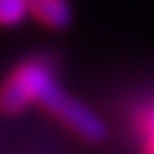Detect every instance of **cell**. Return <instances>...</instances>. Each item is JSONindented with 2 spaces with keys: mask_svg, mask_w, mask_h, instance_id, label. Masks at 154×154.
Returning a JSON list of instances; mask_svg holds the SVG:
<instances>
[{
  "mask_svg": "<svg viewBox=\"0 0 154 154\" xmlns=\"http://www.w3.org/2000/svg\"><path fill=\"white\" fill-rule=\"evenodd\" d=\"M54 62L51 57L38 54L16 64L0 85V113L16 116L31 105H38L44 93L54 85Z\"/></svg>",
  "mask_w": 154,
  "mask_h": 154,
  "instance_id": "obj_1",
  "label": "cell"
},
{
  "mask_svg": "<svg viewBox=\"0 0 154 154\" xmlns=\"http://www.w3.org/2000/svg\"><path fill=\"white\" fill-rule=\"evenodd\" d=\"M41 108L49 110L59 123H64L72 134H77L85 141H103L105 139V123L93 108H88L85 103L75 100L72 95H67L59 85H51L41 98Z\"/></svg>",
  "mask_w": 154,
  "mask_h": 154,
  "instance_id": "obj_2",
  "label": "cell"
},
{
  "mask_svg": "<svg viewBox=\"0 0 154 154\" xmlns=\"http://www.w3.org/2000/svg\"><path fill=\"white\" fill-rule=\"evenodd\" d=\"M31 16L51 31H62L72 23V8L67 0H28Z\"/></svg>",
  "mask_w": 154,
  "mask_h": 154,
  "instance_id": "obj_3",
  "label": "cell"
},
{
  "mask_svg": "<svg viewBox=\"0 0 154 154\" xmlns=\"http://www.w3.org/2000/svg\"><path fill=\"white\" fill-rule=\"evenodd\" d=\"M144 154H154V121H152V128H149L146 139H144Z\"/></svg>",
  "mask_w": 154,
  "mask_h": 154,
  "instance_id": "obj_5",
  "label": "cell"
},
{
  "mask_svg": "<svg viewBox=\"0 0 154 154\" xmlns=\"http://www.w3.org/2000/svg\"><path fill=\"white\" fill-rule=\"evenodd\" d=\"M31 16L28 0H0V28H16Z\"/></svg>",
  "mask_w": 154,
  "mask_h": 154,
  "instance_id": "obj_4",
  "label": "cell"
}]
</instances>
